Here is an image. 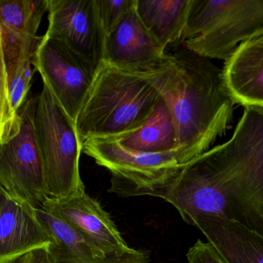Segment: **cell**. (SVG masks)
<instances>
[{"instance_id":"6da1fadb","label":"cell","mask_w":263,"mask_h":263,"mask_svg":"<svg viewBox=\"0 0 263 263\" xmlns=\"http://www.w3.org/2000/svg\"><path fill=\"white\" fill-rule=\"evenodd\" d=\"M164 200L189 225L215 216L263 236V109L246 108L231 138L185 164Z\"/></svg>"},{"instance_id":"7a4b0ae2","label":"cell","mask_w":263,"mask_h":263,"mask_svg":"<svg viewBox=\"0 0 263 263\" xmlns=\"http://www.w3.org/2000/svg\"><path fill=\"white\" fill-rule=\"evenodd\" d=\"M160 94L171 114L177 137L175 154L185 165L206 152L230 128L234 102L222 71L210 59L185 46L148 72L135 74Z\"/></svg>"},{"instance_id":"3957f363","label":"cell","mask_w":263,"mask_h":263,"mask_svg":"<svg viewBox=\"0 0 263 263\" xmlns=\"http://www.w3.org/2000/svg\"><path fill=\"white\" fill-rule=\"evenodd\" d=\"M160 100L145 79L104 62L75 120L80 143L127 137L143 125Z\"/></svg>"},{"instance_id":"277c9868","label":"cell","mask_w":263,"mask_h":263,"mask_svg":"<svg viewBox=\"0 0 263 263\" xmlns=\"http://www.w3.org/2000/svg\"><path fill=\"white\" fill-rule=\"evenodd\" d=\"M263 34V0H191L181 37L208 59L227 60L247 40Z\"/></svg>"},{"instance_id":"5b68a950","label":"cell","mask_w":263,"mask_h":263,"mask_svg":"<svg viewBox=\"0 0 263 263\" xmlns=\"http://www.w3.org/2000/svg\"><path fill=\"white\" fill-rule=\"evenodd\" d=\"M33 128L48 198L62 199L85 190L80 174L83 145L75 122L44 83L35 97Z\"/></svg>"},{"instance_id":"8992f818","label":"cell","mask_w":263,"mask_h":263,"mask_svg":"<svg viewBox=\"0 0 263 263\" xmlns=\"http://www.w3.org/2000/svg\"><path fill=\"white\" fill-rule=\"evenodd\" d=\"M83 152L112 174L108 192L120 197L153 196L165 199L182 167L174 151L146 153L128 149L112 139L90 138Z\"/></svg>"},{"instance_id":"52a82bcc","label":"cell","mask_w":263,"mask_h":263,"mask_svg":"<svg viewBox=\"0 0 263 263\" xmlns=\"http://www.w3.org/2000/svg\"><path fill=\"white\" fill-rule=\"evenodd\" d=\"M35 97L20 108L18 132L0 143V188L9 197L41 208L46 199V181L34 134Z\"/></svg>"},{"instance_id":"ba28073f","label":"cell","mask_w":263,"mask_h":263,"mask_svg":"<svg viewBox=\"0 0 263 263\" xmlns=\"http://www.w3.org/2000/svg\"><path fill=\"white\" fill-rule=\"evenodd\" d=\"M31 63L43 83L75 122L97 72L63 43L46 34L40 37Z\"/></svg>"},{"instance_id":"9c48e42d","label":"cell","mask_w":263,"mask_h":263,"mask_svg":"<svg viewBox=\"0 0 263 263\" xmlns=\"http://www.w3.org/2000/svg\"><path fill=\"white\" fill-rule=\"evenodd\" d=\"M46 35L70 49L97 72L104 63L106 32L95 0H47Z\"/></svg>"},{"instance_id":"30bf717a","label":"cell","mask_w":263,"mask_h":263,"mask_svg":"<svg viewBox=\"0 0 263 263\" xmlns=\"http://www.w3.org/2000/svg\"><path fill=\"white\" fill-rule=\"evenodd\" d=\"M41 208L75 229L108 257L136 252L128 247L110 215L86 190L62 199L48 198Z\"/></svg>"},{"instance_id":"8fae6325","label":"cell","mask_w":263,"mask_h":263,"mask_svg":"<svg viewBox=\"0 0 263 263\" xmlns=\"http://www.w3.org/2000/svg\"><path fill=\"white\" fill-rule=\"evenodd\" d=\"M165 54L145 29L135 7L106 36L104 62L126 72L141 74L152 71Z\"/></svg>"},{"instance_id":"7c38bea8","label":"cell","mask_w":263,"mask_h":263,"mask_svg":"<svg viewBox=\"0 0 263 263\" xmlns=\"http://www.w3.org/2000/svg\"><path fill=\"white\" fill-rule=\"evenodd\" d=\"M47 0H0V32L7 66L31 60Z\"/></svg>"},{"instance_id":"4fadbf2b","label":"cell","mask_w":263,"mask_h":263,"mask_svg":"<svg viewBox=\"0 0 263 263\" xmlns=\"http://www.w3.org/2000/svg\"><path fill=\"white\" fill-rule=\"evenodd\" d=\"M51 242L35 208L8 198L0 211V263H15L30 252L48 248Z\"/></svg>"},{"instance_id":"5bb4252c","label":"cell","mask_w":263,"mask_h":263,"mask_svg":"<svg viewBox=\"0 0 263 263\" xmlns=\"http://www.w3.org/2000/svg\"><path fill=\"white\" fill-rule=\"evenodd\" d=\"M222 74L235 104L263 109V34L241 43Z\"/></svg>"},{"instance_id":"9a60e30c","label":"cell","mask_w":263,"mask_h":263,"mask_svg":"<svg viewBox=\"0 0 263 263\" xmlns=\"http://www.w3.org/2000/svg\"><path fill=\"white\" fill-rule=\"evenodd\" d=\"M190 225L199 229L229 263H263V236L215 216L198 215Z\"/></svg>"},{"instance_id":"2e32d148","label":"cell","mask_w":263,"mask_h":263,"mask_svg":"<svg viewBox=\"0 0 263 263\" xmlns=\"http://www.w3.org/2000/svg\"><path fill=\"white\" fill-rule=\"evenodd\" d=\"M191 0H136V12L156 44L167 46L180 42Z\"/></svg>"},{"instance_id":"e0dca14e","label":"cell","mask_w":263,"mask_h":263,"mask_svg":"<svg viewBox=\"0 0 263 263\" xmlns=\"http://www.w3.org/2000/svg\"><path fill=\"white\" fill-rule=\"evenodd\" d=\"M117 142L128 149L142 152H175L177 148L176 128L162 98L142 126Z\"/></svg>"},{"instance_id":"ac0fdd59","label":"cell","mask_w":263,"mask_h":263,"mask_svg":"<svg viewBox=\"0 0 263 263\" xmlns=\"http://www.w3.org/2000/svg\"><path fill=\"white\" fill-rule=\"evenodd\" d=\"M35 213L52 241L48 247L50 254L68 255L74 257H106L84 236L60 218L43 208H35Z\"/></svg>"},{"instance_id":"d6986e66","label":"cell","mask_w":263,"mask_h":263,"mask_svg":"<svg viewBox=\"0 0 263 263\" xmlns=\"http://www.w3.org/2000/svg\"><path fill=\"white\" fill-rule=\"evenodd\" d=\"M20 116L14 109L9 93L7 63L0 32V143L15 135L20 128Z\"/></svg>"},{"instance_id":"ffe728a7","label":"cell","mask_w":263,"mask_h":263,"mask_svg":"<svg viewBox=\"0 0 263 263\" xmlns=\"http://www.w3.org/2000/svg\"><path fill=\"white\" fill-rule=\"evenodd\" d=\"M32 66L31 60H22L7 66L9 93L16 112L26 103V97L30 91L32 77L35 72Z\"/></svg>"},{"instance_id":"44dd1931","label":"cell","mask_w":263,"mask_h":263,"mask_svg":"<svg viewBox=\"0 0 263 263\" xmlns=\"http://www.w3.org/2000/svg\"><path fill=\"white\" fill-rule=\"evenodd\" d=\"M106 35L112 32L122 19L136 6V0H95Z\"/></svg>"},{"instance_id":"7402d4cb","label":"cell","mask_w":263,"mask_h":263,"mask_svg":"<svg viewBox=\"0 0 263 263\" xmlns=\"http://www.w3.org/2000/svg\"><path fill=\"white\" fill-rule=\"evenodd\" d=\"M52 263H148L149 252L136 250V253L119 257H74L68 255L50 254Z\"/></svg>"},{"instance_id":"603a6c76","label":"cell","mask_w":263,"mask_h":263,"mask_svg":"<svg viewBox=\"0 0 263 263\" xmlns=\"http://www.w3.org/2000/svg\"><path fill=\"white\" fill-rule=\"evenodd\" d=\"M186 257L188 263H229L210 242L200 239L190 249Z\"/></svg>"},{"instance_id":"cb8c5ba5","label":"cell","mask_w":263,"mask_h":263,"mask_svg":"<svg viewBox=\"0 0 263 263\" xmlns=\"http://www.w3.org/2000/svg\"><path fill=\"white\" fill-rule=\"evenodd\" d=\"M18 263H52L48 248L39 249L25 255Z\"/></svg>"},{"instance_id":"d4e9b609","label":"cell","mask_w":263,"mask_h":263,"mask_svg":"<svg viewBox=\"0 0 263 263\" xmlns=\"http://www.w3.org/2000/svg\"><path fill=\"white\" fill-rule=\"evenodd\" d=\"M9 198L8 195L0 188V211H1L2 208H3V205L6 202V199Z\"/></svg>"}]
</instances>
